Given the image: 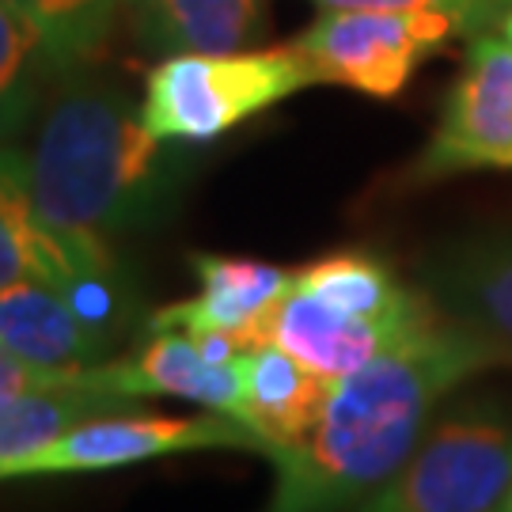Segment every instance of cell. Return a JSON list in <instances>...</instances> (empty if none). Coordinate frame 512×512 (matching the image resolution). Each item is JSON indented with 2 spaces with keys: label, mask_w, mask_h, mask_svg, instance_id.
Segmentation results:
<instances>
[{
  "label": "cell",
  "mask_w": 512,
  "mask_h": 512,
  "mask_svg": "<svg viewBox=\"0 0 512 512\" xmlns=\"http://www.w3.org/2000/svg\"><path fill=\"white\" fill-rule=\"evenodd\" d=\"M497 353L440 319L365 368L334 380L308 437L274 448V494L262 512H353L418 448L444 399Z\"/></svg>",
  "instance_id": "1"
},
{
  "label": "cell",
  "mask_w": 512,
  "mask_h": 512,
  "mask_svg": "<svg viewBox=\"0 0 512 512\" xmlns=\"http://www.w3.org/2000/svg\"><path fill=\"white\" fill-rule=\"evenodd\" d=\"M31 156L38 217L76 239L141 232L175 213L190 175L179 141L156 137L118 84L65 76Z\"/></svg>",
  "instance_id": "2"
},
{
  "label": "cell",
  "mask_w": 512,
  "mask_h": 512,
  "mask_svg": "<svg viewBox=\"0 0 512 512\" xmlns=\"http://www.w3.org/2000/svg\"><path fill=\"white\" fill-rule=\"evenodd\" d=\"M512 418L497 399H444L395 478L353 512H509Z\"/></svg>",
  "instance_id": "3"
},
{
  "label": "cell",
  "mask_w": 512,
  "mask_h": 512,
  "mask_svg": "<svg viewBox=\"0 0 512 512\" xmlns=\"http://www.w3.org/2000/svg\"><path fill=\"white\" fill-rule=\"evenodd\" d=\"M315 84L296 42L232 54H171L145 76V122L156 137L205 145Z\"/></svg>",
  "instance_id": "4"
},
{
  "label": "cell",
  "mask_w": 512,
  "mask_h": 512,
  "mask_svg": "<svg viewBox=\"0 0 512 512\" xmlns=\"http://www.w3.org/2000/svg\"><path fill=\"white\" fill-rule=\"evenodd\" d=\"M467 27L444 12H368L323 8L296 38L315 84H342L372 99H395L429 57Z\"/></svg>",
  "instance_id": "5"
},
{
  "label": "cell",
  "mask_w": 512,
  "mask_h": 512,
  "mask_svg": "<svg viewBox=\"0 0 512 512\" xmlns=\"http://www.w3.org/2000/svg\"><path fill=\"white\" fill-rule=\"evenodd\" d=\"M236 448L266 456V444L236 418L198 414V418H167V414H133L114 410L73 425L69 433L35 448L31 456L12 459L0 467V478H38V475H95L118 471L148 459L183 456V452H213Z\"/></svg>",
  "instance_id": "6"
},
{
  "label": "cell",
  "mask_w": 512,
  "mask_h": 512,
  "mask_svg": "<svg viewBox=\"0 0 512 512\" xmlns=\"http://www.w3.org/2000/svg\"><path fill=\"white\" fill-rule=\"evenodd\" d=\"M475 167H512V42L471 35L440 126L414 164L418 183Z\"/></svg>",
  "instance_id": "7"
},
{
  "label": "cell",
  "mask_w": 512,
  "mask_h": 512,
  "mask_svg": "<svg viewBox=\"0 0 512 512\" xmlns=\"http://www.w3.org/2000/svg\"><path fill=\"white\" fill-rule=\"evenodd\" d=\"M418 285L448 323L512 365V232H482L429 251Z\"/></svg>",
  "instance_id": "8"
},
{
  "label": "cell",
  "mask_w": 512,
  "mask_h": 512,
  "mask_svg": "<svg viewBox=\"0 0 512 512\" xmlns=\"http://www.w3.org/2000/svg\"><path fill=\"white\" fill-rule=\"evenodd\" d=\"M110 266H118V258L107 239L61 236L38 217L31 156L0 145V289L23 277L65 285L76 274Z\"/></svg>",
  "instance_id": "9"
},
{
  "label": "cell",
  "mask_w": 512,
  "mask_h": 512,
  "mask_svg": "<svg viewBox=\"0 0 512 512\" xmlns=\"http://www.w3.org/2000/svg\"><path fill=\"white\" fill-rule=\"evenodd\" d=\"M190 270L198 277V296L167 304L148 315V330H228L243 349L262 346V330L277 300L293 289L296 270H281L270 262L228 255H190Z\"/></svg>",
  "instance_id": "10"
},
{
  "label": "cell",
  "mask_w": 512,
  "mask_h": 512,
  "mask_svg": "<svg viewBox=\"0 0 512 512\" xmlns=\"http://www.w3.org/2000/svg\"><path fill=\"white\" fill-rule=\"evenodd\" d=\"M429 327H399V323H380V319H361V315L338 311L323 304L319 296L304 293L293 277V289L277 300V308L266 319L262 342H274L330 380H342Z\"/></svg>",
  "instance_id": "11"
},
{
  "label": "cell",
  "mask_w": 512,
  "mask_h": 512,
  "mask_svg": "<svg viewBox=\"0 0 512 512\" xmlns=\"http://www.w3.org/2000/svg\"><path fill=\"white\" fill-rule=\"evenodd\" d=\"M103 372L110 387L133 406L145 399H186L239 421L243 406L239 361L213 365L183 330H148L141 346L129 349L126 357H110Z\"/></svg>",
  "instance_id": "12"
},
{
  "label": "cell",
  "mask_w": 512,
  "mask_h": 512,
  "mask_svg": "<svg viewBox=\"0 0 512 512\" xmlns=\"http://www.w3.org/2000/svg\"><path fill=\"white\" fill-rule=\"evenodd\" d=\"M0 342L23 361L54 372L103 365L118 346L42 277H23L0 289Z\"/></svg>",
  "instance_id": "13"
},
{
  "label": "cell",
  "mask_w": 512,
  "mask_h": 512,
  "mask_svg": "<svg viewBox=\"0 0 512 512\" xmlns=\"http://www.w3.org/2000/svg\"><path fill=\"white\" fill-rule=\"evenodd\" d=\"M239 376H243V406L239 421L266 444V456L274 448H289L308 437L327 406L334 380L296 361L274 342H262L239 353Z\"/></svg>",
  "instance_id": "14"
},
{
  "label": "cell",
  "mask_w": 512,
  "mask_h": 512,
  "mask_svg": "<svg viewBox=\"0 0 512 512\" xmlns=\"http://www.w3.org/2000/svg\"><path fill=\"white\" fill-rule=\"evenodd\" d=\"M133 35L148 54L251 50L270 27V0H129Z\"/></svg>",
  "instance_id": "15"
},
{
  "label": "cell",
  "mask_w": 512,
  "mask_h": 512,
  "mask_svg": "<svg viewBox=\"0 0 512 512\" xmlns=\"http://www.w3.org/2000/svg\"><path fill=\"white\" fill-rule=\"evenodd\" d=\"M296 285L304 293L319 296L323 304L361 319L399 323V327H429L440 311L421 285H403L391 274V266L365 251H338L304 270H296Z\"/></svg>",
  "instance_id": "16"
},
{
  "label": "cell",
  "mask_w": 512,
  "mask_h": 512,
  "mask_svg": "<svg viewBox=\"0 0 512 512\" xmlns=\"http://www.w3.org/2000/svg\"><path fill=\"white\" fill-rule=\"evenodd\" d=\"M50 80L57 73L38 31L8 0H0V145L35 122Z\"/></svg>",
  "instance_id": "17"
},
{
  "label": "cell",
  "mask_w": 512,
  "mask_h": 512,
  "mask_svg": "<svg viewBox=\"0 0 512 512\" xmlns=\"http://www.w3.org/2000/svg\"><path fill=\"white\" fill-rule=\"evenodd\" d=\"M38 31L57 80L80 73L103 54L122 0H8Z\"/></svg>",
  "instance_id": "18"
},
{
  "label": "cell",
  "mask_w": 512,
  "mask_h": 512,
  "mask_svg": "<svg viewBox=\"0 0 512 512\" xmlns=\"http://www.w3.org/2000/svg\"><path fill=\"white\" fill-rule=\"evenodd\" d=\"M319 8H368V12H444L456 16L467 35L497 31L512 0H315Z\"/></svg>",
  "instance_id": "19"
},
{
  "label": "cell",
  "mask_w": 512,
  "mask_h": 512,
  "mask_svg": "<svg viewBox=\"0 0 512 512\" xmlns=\"http://www.w3.org/2000/svg\"><path fill=\"white\" fill-rule=\"evenodd\" d=\"M84 372V368H76ZM76 372H54V368H38L31 361L16 357L12 349L0 342V406H8L19 395H31V391H46V387L69 384Z\"/></svg>",
  "instance_id": "20"
},
{
  "label": "cell",
  "mask_w": 512,
  "mask_h": 512,
  "mask_svg": "<svg viewBox=\"0 0 512 512\" xmlns=\"http://www.w3.org/2000/svg\"><path fill=\"white\" fill-rule=\"evenodd\" d=\"M497 35L505 38V42H512V8H509V12H505V19L497 23Z\"/></svg>",
  "instance_id": "21"
},
{
  "label": "cell",
  "mask_w": 512,
  "mask_h": 512,
  "mask_svg": "<svg viewBox=\"0 0 512 512\" xmlns=\"http://www.w3.org/2000/svg\"><path fill=\"white\" fill-rule=\"evenodd\" d=\"M509 512H512V501H509Z\"/></svg>",
  "instance_id": "22"
}]
</instances>
